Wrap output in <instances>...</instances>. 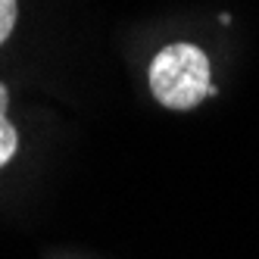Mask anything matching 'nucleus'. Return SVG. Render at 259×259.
<instances>
[{"instance_id":"nucleus-4","label":"nucleus","mask_w":259,"mask_h":259,"mask_svg":"<svg viewBox=\"0 0 259 259\" xmlns=\"http://www.w3.org/2000/svg\"><path fill=\"white\" fill-rule=\"evenodd\" d=\"M7 103H10V91H7L4 81H0V116H7Z\"/></svg>"},{"instance_id":"nucleus-3","label":"nucleus","mask_w":259,"mask_h":259,"mask_svg":"<svg viewBox=\"0 0 259 259\" xmlns=\"http://www.w3.org/2000/svg\"><path fill=\"white\" fill-rule=\"evenodd\" d=\"M16 0H0V44H4L10 34H13V25H16Z\"/></svg>"},{"instance_id":"nucleus-2","label":"nucleus","mask_w":259,"mask_h":259,"mask_svg":"<svg viewBox=\"0 0 259 259\" xmlns=\"http://www.w3.org/2000/svg\"><path fill=\"white\" fill-rule=\"evenodd\" d=\"M16 147H19V132L7 116H0V169L16 156Z\"/></svg>"},{"instance_id":"nucleus-1","label":"nucleus","mask_w":259,"mask_h":259,"mask_svg":"<svg viewBox=\"0 0 259 259\" xmlns=\"http://www.w3.org/2000/svg\"><path fill=\"white\" fill-rule=\"evenodd\" d=\"M150 91L165 109H194L203 97H212L215 88L209 81V60L197 44H169L150 63Z\"/></svg>"}]
</instances>
